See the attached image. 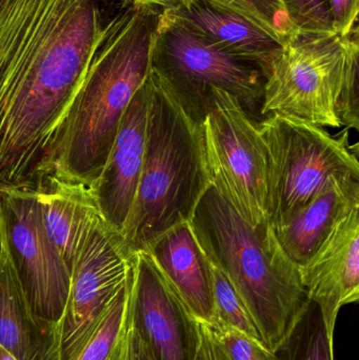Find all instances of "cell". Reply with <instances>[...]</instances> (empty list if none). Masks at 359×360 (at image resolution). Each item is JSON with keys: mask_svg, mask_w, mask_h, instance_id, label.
<instances>
[{"mask_svg": "<svg viewBox=\"0 0 359 360\" xmlns=\"http://www.w3.org/2000/svg\"><path fill=\"white\" fill-rule=\"evenodd\" d=\"M358 55L359 53L351 59L337 105V113L341 127L355 131L359 130Z\"/></svg>", "mask_w": 359, "mask_h": 360, "instance_id": "25", "label": "cell"}, {"mask_svg": "<svg viewBox=\"0 0 359 360\" xmlns=\"http://www.w3.org/2000/svg\"><path fill=\"white\" fill-rule=\"evenodd\" d=\"M358 53V27L347 36L293 31L266 71L259 115L280 114L341 128L337 101Z\"/></svg>", "mask_w": 359, "mask_h": 360, "instance_id": "7", "label": "cell"}, {"mask_svg": "<svg viewBox=\"0 0 359 360\" xmlns=\"http://www.w3.org/2000/svg\"><path fill=\"white\" fill-rule=\"evenodd\" d=\"M197 333V359L196 360H223L213 342H211L204 325L202 323H198V321Z\"/></svg>", "mask_w": 359, "mask_h": 360, "instance_id": "28", "label": "cell"}, {"mask_svg": "<svg viewBox=\"0 0 359 360\" xmlns=\"http://www.w3.org/2000/svg\"><path fill=\"white\" fill-rule=\"evenodd\" d=\"M334 32L347 36L358 27L359 0H329Z\"/></svg>", "mask_w": 359, "mask_h": 360, "instance_id": "26", "label": "cell"}, {"mask_svg": "<svg viewBox=\"0 0 359 360\" xmlns=\"http://www.w3.org/2000/svg\"><path fill=\"white\" fill-rule=\"evenodd\" d=\"M359 207V179L334 181L294 214L284 226L273 229L282 249L297 266L315 255L335 226Z\"/></svg>", "mask_w": 359, "mask_h": 360, "instance_id": "17", "label": "cell"}, {"mask_svg": "<svg viewBox=\"0 0 359 360\" xmlns=\"http://www.w3.org/2000/svg\"><path fill=\"white\" fill-rule=\"evenodd\" d=\"M202 325L223 360H276L275 352L263 340L233 326L217 319Z\"/></svg>", "mask_w": 359, "mask_h": 360, "instance_id": "21", "label": "cell"}, {"mask_svg": "<svg viewBox=\"0 0 359 360\" xmlns=\"http://www.w3.org/2000/svg\"><path fill=\"white\" fill-rule=\"evenodd\" d=\"M0 346L17 360H48L54 347V332L46 329L34 317L2 243Z\"/></svg>", "mask_w": 359, "mask_h": 360, "instance_id": "18", "label": "cell"}, {"mask_svg": "<svg viewBox=\"0 0 359 360\" xmlns=\"http://www.w3.org/2000/svg\"><path fill=\"white\" fill-rule=\"evenodd\" d=\"M126 0H0V186L31 188Z\"/></svg>", "mask_w": 359, "mask_h": 360, "instance_id": "1", "label": "cell"}, {"mask_svg": "<svg viewBox=\"0 0 359 360\" xmlns=\"http://www.w3.org/2000/svg\"><path fill=\"white\" fill-rule=\"evenodd\" d=\"M150 97L149 74L124 112L100 175L89 186L103 221L120 234L132 210L143 170Z\"/></svg>", "mask_w": 359, "mask_h": 360, "instance_id": "12", "label": "cell"}, {"mask_svg": "<svg viewBox=\"0 0 359 360\" xmlns=\"http://www.w3.org/2000/svg\"><path fill=\"white\" fill-rule=\"evenodd\" d=\"M211 182L251 226L268 222V149L259 122L233 95L212 89L202 124Z\"/></svg>", "mask_w": 359, "mask_h": 360, "instance_id": "8", "label": "cell"}, {"mask_svg": "<svg viewBox=\"0 0 359 360\" xmlns=\"http://www.w3.org/2000/svg\"><path fill=\"white\" fill-rule=\"evenodd\" d=\"M133 4L141 6H153L162 10H172L181 4V0H131Z\"/></svg>", "mask_w": 359, "mask_h": 360, "instance_id": "29", "label": "cell"}, {"mask_svg": "<svg viewBox=\"0 0 359 360\" xmlns=\"http://www.w3.org/2000/svg\"><path fill=\"white\" fill-rule=\"evenodd\" d=\"M190 224L207 258L237 292L261 340L275 350L308 297L299 268L271 224L251 226L213 184Z\"/></svg>", "mask_w": 359, "mask_h": 360, "instance_id": "3", "label": "cell"}, {"mask_svg": "<svg viewBox=\"0 0 359 360\" xmlns=\"http://www.w3.org/2000/svg\"><path fill=\"white\" fill-rule=\"evenodd\" d=\"M0 360H17L15 359L14 356H13L12 354H11L8 351H6V349L2 348L1 346H0Z\"/></svg>", "mask_w": 359, "mask_h": 360, "instance_id": "30", "label": "cell"}, {"mask_svg": "<svg viewBox=\"0 0 359 360\" xmlns=\"http://www.w3.org/2000/svg\"><path fill=\"white\" fill-rule=\"evenodd\" d=\"M48 236L70 272L95 224L101 219L90 188L53 174L38 177L34 186Z\"/></svg>", "mask_w": 359, "mask_h": 360, "instance_id": "16", "label": "cell"}, {"mask_svg": "<svg viewBox=\"0 0 359 360\" xmlns=\"http://www.w3.org/2000/svg\"><path fill=\"white\" fill-rule=\"evenodd\" d=\"M268 149V222L284 226L332 182L359 179L358 143L349 130L333 136L322 127L272 114L259 122Z\"/></svg>", "mask_w": 359, "mask_h": 360, "instance_id": "5", "label": "cell"}, {"mask_svg": "<svg viewBox=\"0 0 359 360\" xmlns=\"http://www.w3.org/2000/svg\"><path fill=\"white\" fill-rule=\"evenodd\" d=\"M284 41L293 31L282 0H218Z\"/></svg>", "mask_w": 359, "mask_h": 360, "instance_id": "23", "label": "cell"}, {"mask_svg": "<svg viewBox=\"0 0 359 360\" xmlns=\"http://www.w3.org/2000/svg\"><path fill=\"white\" fill-rule=\"evenodd\" d=\"M0 253H1V234H0Z\"/></svg>", "mask_w": 359, "mask_h": 360, "instance_id": "31", "label": "cell"}, {"mask_svg": "<svg viewBox=\"0 0 359 360\" xmlns=\"http://www.w3.org/2000/svg\"><path fill=\"white\" fill-rule=\"evenodd\" d=\"M116 360H155L133 326L130 313L126 333Z\"/></svg>", "mask_w": 359, "mask_h": 360, "instance_id": "27", "label": "cell"}, {"mask_svg": "<svg viewBox=\"0 0 359 360\" xmlns=\"http://www.w3.org/2000/svg\"><path fill=\"white\" fill-rule=\"evenodd\" d=\"M143 252L196 321L215 319L210 262L190 221L167 231Z\"/></svg>", "mask_w": 359, "mask_h": 360, "instance_id": "14", "label": "cell"}, {"mask_svg": "<svg viewBox=\"0 0 359 360\" xmlns=\"http://www.w3.org/2000/svg\"><path fill=\"white\" fill-rule=\"evenodd\" d=\"M333 344L320 307L308 300L274 352L276 360H334Z\"/></svg>", "mask_w": 359, "mask_h": 360, "instance_id": "19", "label": "cell"}, {"mask_svg": "<svg viewBox=\"0 0 359 360\" xmlns=\"http://www.w3.org/2000/svg\"><path fill=\"white\" fill-rule=\"evenodd\" d=\"M308 300L320 307L329 331L334 334L344 306L359 300V207L335 226L315 255L299 266Z\"/></svg>", "mask_w": 359, "mask_h": 360, "instance_id": "13", "label": "cell"}, {"mask_svg": "<svg viewBox=\"0 0 359 360\" xmlns=\"http://www.w3.org/2000/svg\"><path fill=\"white\" fill-rule=\"evenodd\" d=\"M295 31L333 33L329 0H282Z\"/></svg>", "mask_w": 359, "mask_h": 360, "instance_id": "24", "label": "cell"}, {"mask_svg": "<svg viewBox=\"0 0 359 360\" xmlns=\"http://www.w3.org/2000/svg\"><path fill=\"white\" fill-rule=\"evenodd\" d=\"M209 262L215 319L242 330L252 338L261 340L256 326L253 323L244 302L240 300L229 279L210 260Z\"/></svg>", "mask_w": 359, "mask_h": 360, "instance_id": "22", "label": "cell"}, {"mask_svg": "<svg viewBox=\"0 0 359 360\" xmlns=\"http://www.w3.org/2000/svg\"><path fill=\"white\" fill-rule=\"evenodd\" d=\"M162 13L157 6L131 0L116 12L53 135L36 180L53 174L86 186L96 181L124 112L151 72L152 49Z\"/></svg>", "mask_w": 359, "mask_h": 360, "instance_id": "2", "label": "cell"}, {"mask_svg": "<svg viewBox=\"0 0 359 360\" xmlns=\"http://www.w3.org/2000/svg\"><path fill=\"white\" fill-rule=\"evenodd\" d=\"M133 257L122 235L101 218L74 264L67 306L55 328L48 360H73L79 354L128 281Z\"/></svg>", "mask_w": 359, "mask_h": 360, "instance_id": "10", "label": "cell"}, {"mask_svg": "<svg viewBox=\"0 0 359 360\" xmlns=\"http://www.w3.org/2000/svg\"><path fill=\"white\" fill-rule=\"evenodd\" d=\"M0 234L34 317L55 331L69 297L71 272L46 232L31 188H0Z\"/></svg>", "mask_w": 359, "mask_h": 360, "instance_id": "9", "label": "cell"}, {"mask_svg": "<svg viewBox=\"0 0 359 360\" xmlns=\"http://www.w3.org/2000/svg\"><path fill=\"white\" fill-rule=\"evenodd\" d=\"M164 12L209 38L226 52L256 63L266 73L284 41L218 0H181Z\"/></svg>", "mask_w": 359, "mask_h": 360, "instance_id": "15", "label": "cell"}, {"mask_svg": "<svg viewBox=\"0 0 359 360\" xmlns=\"http://www.w3.org/2000/svg\"><path fill=\"white\" fill-rule=\"evenodd\" d=\"M151 97L143 170L122 237L131 255L143 252L177 224L193 217L212 184L194 122L150 72Z\"/></svg>", "mask_w": 359, "mask_h": 360, "instance_id": "4", "label": "cell"}, {"mask_svg": "<svg viewBox=\"0 0 359 360\" xmlns=\"http://www.w3.org/2000/svg\"><path fill=\"white\" fill-rule=\"evenodd\" d=\"M132 272L133 266L98 327L73 360H116L128 326Z\"/></svg>", "mask_w": 359, "mask_h": 360, "instance_id": "20", "label": "cell"}, {"mask_svg": "<svg viewBox=\"0 0 359 360\" xmlns=\"http://www.w3.org/2000/svg\"><path fill=\"white\" fill-rule=\"evenodd\" d=\"M151 72L198 124L212 89L235 96L254 120L259 115L263 69L226 52L164 11L152 49Z\"/></svg>", "mask_w": 359, "mask_h": 360, "instance_id": "6", "label": "cell"}, {"mask_svg": "<svg viewBox=\"0 0 359 360\" xmlns=\"http://www.w3.org/2000/svg\"><path fill=\"white\" fill-rule=\"evenodd\" d=\"M130 315L154 359H197V321L145 252L133 257Z\"/></svg>", "mask_w": 359, "mask_h": 360, "instance_id": "11", "label": "cell"}]
</instances>
